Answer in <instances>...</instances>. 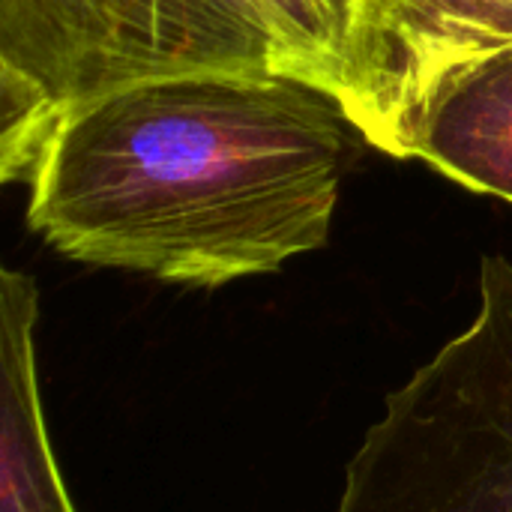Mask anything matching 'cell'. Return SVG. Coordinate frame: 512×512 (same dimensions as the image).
<instances>
[{"mask_svg":"<svg viewBox=\"0 0 512 512\" xmlns=\"http://www.w3.org/2000/svg\"><path fill=\"white\" fill-rule=\"evenodd\" d=\"M336 512H512L510 258H483L471 324L387 393Z\"/></svg>","mask_w":512,"mask_h":512,"instance_id":"3","label":"cell"},{"mask_svg":"<svg viewBox=\"0 0 512 512\" xmlns=\"http://www.w3.org/2000/svg\"><path fill=\"white\" fill-rule=\"evenodd\" d=\"M414 159L512 201V45L456 72L426 111Z\"/></svg>","mask_w":512,"mask_h":512,"instance_id":"6","label":"cell"},{"mask_svg":"<svg viewBox=\"0 0 512 512\" xmlns=\"http://www.w3.org/2000/svg\"><path fill=\"white\" fill-rule=\"evenodd\" d=\"M273 66L330 93L366 144L414 159L441 87L512 45V0H249Z\"/></svg>","mask_w":512,"mask_h":512,"instance_id":"4","label":"cell"},{"mask_svg":"<svg viewBox=\"0 0 512 512\" xmlns=\"http://www.w3.org/2000/svg\"><path fill=\"white\" fill-rule=\"evenodd\" d=\"M189 72H276L249 0H0V180L27 186L72 111Z\"/></svg>","mask_w":512,"mask_h":512,"instance_id":"2","label":"cell"},{"mask_svg":"<svg viewBox=\"0 0 512 512\" xmlns=\"http://www.w3.org/2000/svg\"><path fill=\"white\" fill-rule=\"evenodd\" d=\"M39 288L0 270V512H78L60 477L36 369Z\"/></svg>","mask_w":512,"mask_h":512,"instance_id":"5","label":"cell"},{"mask_svg":"<svg viewBox=\"0 0 512 512\" xmlns=\"http://www.w3.org/2000/svg\"><path fill=\"white\" fill-rule=\"evenodd\" d=\"M348 129L330 93L279 72L141 81L54 129L27 225L69 261L180 288L267 276L327 243Z\"/></svg>","mask_w":512,"mask_h":512,"instance_id":"1","label":"cell"}]
</instances>
